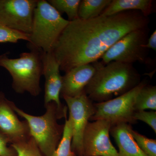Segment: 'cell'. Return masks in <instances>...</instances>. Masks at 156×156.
Returning a JSON list of instances; mask_svg holds the SVG:
<instances>
[{
	"mask_svg": "<svg viewBox=\"0 0 156 156\" xmlns=\"http://www.w3.org/2000/svg\"><path fill=\"white\" fill-rule=\"evenodd\" d=\"M43 66L42 75L44 76V105L51 102L57 106L59 119L67 117V106H63L60 100L62 76L60 73V67L53 52L41 51Z\"/></svg>",
	"mask_w": 156,
	"mask_h": 156,
	"instance_id": "obj_11",
	"label": "cell"
},
{
	"mask_svg": "<svg viewBox=\"0 0 156 156\" xmlns=\"http://www.w3.org/2000/svg\"><path fill=\"white\" fill-rule=\"evenodd\" d=\"M11 146L16 151L17 156H45L31 136Z\"/></svg>",
	"mask_w": 156,
	"mask_h": 156,
	"instance_id": "obj_20",
	"label": "cell"
},
{
	"mask_svg": "<svg viewBox=\"0 0 156 156\" xmlns=\"http://www.w3.org/2000/svg\"><path fill=\"white\" fill-rule=\"evenodd\" d=\"M97 69V64L79 66L65 73L62 76V97H74L81 95L93 77Z\"/></svg>",
	"mask_w": 156,
	"mask_h": 156,
	"instance_id": "obj_13",
	"label": "cell"
},
{
	"mask_svg": "<svg viewBox=\"0 0 156 156\" xmlns=\"http://www.w3.org/2000/svg\"><path fill=\"white\" fill-rule=\"evenodd\" d=\"M63 133L60 142L51 156H77L72 149L73 132L71 121L65 118Z\"/></svg>",
	"mask_w": 156,
	"mask_h": 156,
	"instance_id": "obj_18",
	"label": "cell"
},
{
	"mask_svg": "<svg viewBox=\"0 0 156 156\" xmlns=\"http://www.w3.org/2000/svg\"><path fill=\"white\" fill-rule=\"evenodd\" d=\"M9 143V138L0 130V156H17L14 149L11 145L8 146Z\"/></svg>",
	"mask_w": 156,
	"mask_h": 156,
	"instance_id": "obj_24",
	"label": "cell"
},
{
	"mask_svg": "<svg viewBox=\"0 0 156 156\" xmlns=\"http://www.w3.org/2000/svg\"><path fill=\"white\" fill-rule=\"evenodd\" d=\"M66 102L73 126L72 149L77 156H83V139L85 128L95 112L94 104L84 92L74 97L62 96Z\"/></svg>",
	"mask_w": 156,
	"mask_h": 156,
	"instance_id": "obj_8",
	"label": "cell"
},
{
	"mask_svg": "<svg viewBox=\"0 0 156 156\" xmlns=\"http://www.w3.org/2000/svg\"><path fill=\"white\" fill-rule=\"evenodd\" d=\"M153 2L151 0H113L101 13V16H111L128 11H138L144 16L151 13Z\"/></svg>",
	"mask_w": 156,
	"mask_h": 156,
	"instance_id": "obj_15",
	"label": "cell"
},
{
	"mask_svg": "<svg viewBox=\"0 0 156 156\" xmlns=\"http://www.w3.org/2000/svg\"><path fill=\"white\" fill-rule=\"evenodd\" d=\"M145 48L147 49H152L154 51L156 50V30L154 31V32L151 35L150 37L148 39L147 44L145 45Z\"/></svg>",
	"mask_w": 156,
	"mask_h": 156,
	"instance_id": "obj_25",
	"label": "cell"
},
{
	"mask_svg": "<svg viewBox=\"0 0 156 156\" xmlns=\"http://www.w3.org/2000/svg\"><path fill=\"white\" fill-rule=\"evenodd\" d=\"M30 51L20 53L19 58L1 55L0 66L5 69L12 78V87L16 93L28 92L37 97L41 92L40 84L43 72L41 51L30 48Z\"/></svg>",
	"mask_w": 156,
	"mask_h": 156,
	"instance_id": "obj_3",
	"label": "cell"
},
{
	"mask_svg": "<svg viewBox=\"0 0 156 156\" xmlns=\"http://www.w3.org/2000/svg\"><path fill=\"white\" fill-rule=\"evenodd\" d=\"M44 115L35 116L29 114L17 107L14 110L17 115L24 119L28 124L30 134L45 156H51L56 149L62 136L64 125L58 123L57 106L53 102L44 105Z\"/></svg>",
	"mask_w": 156,
	"mask_h": 156,
	"instance_id": "obj_5",
	"label": "cell"
},
{
	"mask_svg": "<svg viewBox=\"0 0 156 156\" xmlns=\"http://www.w3.org/2000/svg\"><path fill=\"white\" fill-rule=\"evenodd\" d=\"M111 126L104 120L88 122L83 135V156H118L110 138Z\"/></svg>",
	"mask_w": 156,
	"mask_h": 156,
	"instance_id": "obj_10",
	"label": "cell"
},
{
	"mask_svg": "<svg viewBox=\"0 0 156 156\" xmlns=\"http://www.w3.org/2000/svg\"><path fill=\"white\" fill-rule=\"evenodd\" d=\"M133 118L136 122L139 120L147 124L156 134V111H146L145 110H142L135 112Z\"/></svg>",
	"mask_w": 156,
	"mask_h": 156,
	"instance_id": "obj_23",
	"label": "cell"
},
{
	"mask_svg": "<svg viewBox=\"0 0 156 156\" xmlns=\"http://www.w3.org/2000/svg\"><path fill=\"white\" fill-rule=\"evenodd\" d=\"M135 111L156 110V87L147 84L140 90L134 104Z\"/></svg>",
	"mask_w": 156,
	"mask_h": 156,
	"instance_id": "obj_17",
	"label": "cell"
},
{
	"mask_svg": "<svg viewBox=\"0 0 156 156\" xmlns=\"http://www.w3.org/2000/svg\"><path fill=\"white\" fill-rule=\"evenodd\" d=\"M48 2L60 14L66 13L69 21L79 18L78 11L80 0H49Z\"/></svg>",
	"mask_w": 156,
	"mask_h": 156,
	"instance_id": "obj_19",
	"label": "cell"
},
{
	"mask_svg": "<svg viewBox=\"0 0 156 156\" xmlns=\"http://www.w3.org/2000/svg\"><path fill=\"white\" fill-rule=\"evenodd\" d=\"M131 125L122 123L112 126L110 134L119 148L118 156H147L140 148L131 134Z\"/></svg>",
	"mask_w": 156,
	"mask_h": 156,
	"instance_id": "obj_14",
	"label": "cell"
},
{
	"mask_svg": "<svg viewBox=\"0 0 156 156\" xmlns=\"http://www.w3.org/2000/svg\"><path fill=\"white\" fill-rule=\"evenodd\" d=\"M69 22L48 1L38 0L29 47L44 52H53L58 37Z\"/></svg>",
	"mask_w": 156,
	"mask_h": 156,
	"instance_id": "obj_4",
	"label": "cell"
},
{
	"mask_svg": "<svg viewBox=\"0 0 156 156\" xmlns=\"http://www.w3.org/2000/svg\"><path fill=\"white\" fill-rule=\"evenodd\" d=\"M20 40L30 41V34L11 29L0 23V43L16 44Z\"/></svg>",
	"mask_w": 156,
	"mask_h": 156,
	"instance_id": "obj_22",
	"label": "cell"
},
{
	"mask_svg": "<svg viewBox=\"0 0 156 156\" xmlns=\"http://www.w3.org/2000/svg\"><path fill=\"white\" fill-rule=\"evenodd\" d=\"M15 104L0 91V130L9 138L11 144L23 141L30 137L28 124L21 121L14 110Z\"/></svg>",
	"mask_w": 156,
	"mask_h": 156,
	"instance_id": "obj_12",
	"label": "cell"
},
{
	"mask_svg": "<svg viewBox=\"0 0 156 156\" xmlns=\"http://www.w3.org/2000/svg\"><path fill=\"white\" fill-rule=\"evenodd\" d=\"M1 55H0V57H1Z\"/></svg>",
	"mask_w": 156,
	"mask_h": 156,
	"instance_id": "obj_26",
	"label": "cell"
},
{
	"mask_svg": "<svg viewBox=\"0 0 156 156\" xmlns=\"http://www.w3.org/2000/svg\"><path fill=\"white\" fill-rule=\"evenodd\" d=\"M111 2V0L81 1L78 11L79 18L86 20L98 17Z\"/></svg>",
	"mask_w": 156,
	"mask_h": 156,
	"instance_id": "obj_16",
	"label": "cell"
},
{
	"mask_svg": "<svg viewBox=\"0 0 156 156\" xmlns=\"http://www.w3.org/2000/svg\"><path fill=\"white\" fill-rule=\"evenodd\" d=\"M147 84L145 81L140 82L130 91L111 100L94 104L95 113L91 121L104 120L108 121L112 126L125 123L134 124V104L136 96L141 89Z\"/></svg>",
	"mask_w": 156,
	"mask_h": 156,
	"instance_id": "obj_6",
	"label": "cell"
},
{
	"mask_svg": "<svg viewBox=\"0 0 156 156\" xmlns=\"http://www.w3.org/2000/svg\"><path fill=\"white\" fill-rule=\"evenodd\" d=\"M97 64L95 74L85 89L96 103L111 100L130 91L140 83V76L132 64L113 61Z\"/></svg>",
	"mask_w": 156,
	"mask_h": 156,
	"instance_id": "obj_2",
	"label": "cell"
},
{
	"mask_svg": "<svg viewBox=\"0 0 156 156\" xmlns=\"http://www.w3.org/2000/svg\"><path fill=\"white\" fill-rule=\"evenodd\" d=\"M132 136L140 148L147 156H156V140L148 138L133 129Z\"/></svg>",
	"mask_w": 156,
	"mask_h": 156,
	"instance_id": "obj_21",
	"label": "cell"
},
{
	"mask_svg": "<svg viewBox=\"0 0 156 156\" xmlns=\"http://www.w3.org/2000/svg\"><path fill=\"white\" fill-rule=\"evenodd\" d=\"M147 27L131 32L112 45L101 56L107 64L115 61L132 64L137 61L144 62L147 55Z\"/></svg>",
	"mask_w": 156,
	"mask_h": 156,
	"instance_id": "obj_7",
	"label": "cell"
},
{
	"mask_svg": "<svg viewBox=\"0 0 156 156\" xmlns=\"http://www.w3.org/2000/svg\"><path fill=\"white\" fill-rule=\"evenodd\" d=\"M147 17L138 11H128L93 19L69 21L53 52L66 73L101 58L112 45L132 31L147 27Z\"/></svg>",
	"mask_w": 156,
	"mask_h": 156,
	"instance_id": "obj_1",
	"label": "cell"
},
{
	"mask_svg": "<svg viewBox=\"0 0 156 156\" xmlns=\"http://www.w3.org/2000/svg\"><path fill=\"white\" fill-rule=\"evenodd\" d=\"M38 0H0V23L13 30L30 34Z\"/></svg>",
	"mask_w": 156,
	"mask_h": 156,
	"instance_id": "obj_9",
	"label": "cell"
}]
</instances>
